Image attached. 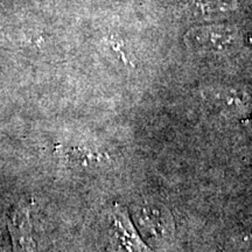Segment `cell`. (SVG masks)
Returning <instances> with one entry per match:
<instances>
[{"label": "cell", "mask_w": 252, "mask_h": 252, "mask_svg": "<svg viewBox=\"0 0 252 252\" xmlns=\"http://www.w3.org/2000/svg\"><path fill=\"white\" fill-rule=\"evenodd\" d=\"M236 33L229 30L220 31H206L200 33L198 37L195 39L197 48L204 50H213V52H220L228 50L236 45Z\"/></svg>", "instance_id": "cell-3"}, {"label": "cell", "mask_w": 252, "mask_h": 252, "mask_svg": "<svg viewBox=\"0 0 252 252\" xmlns=\"http://www.w3.org/2000/svg\"><path fill=\"white\" fill-rule=\"evenodd\" d=\"M111 220L115 234L117 235L126 252H152L140 238L125 208H113Z\"/></svg>", "instance_id": "cell-2"}, {"label": "cell", "mask_w": 252, "mask_h": 252, "mask_svg": "<svg viewBox=\"0 0 252 252\" xmlns=\"http://www.w3.org/2000/svg\"><path fill=\"white\" fill-rule=\"evenodd\" d=\"M220 105L234 115H243L251 108V97L245 90H230L220 97Z\"/></svg>", "instance_id": "cell-4"}, {"label": "cell", "mask_w": 252, "mask_h": 252, "mask_svg": "<svg viewBox=\"0 0 252 252\" xmlns=\"http://www.w3.org/2000/svg\"><path fill=\"white\" fill-rule=\"evenodd\" d=\"M135 220L145 234L157 239H165L173 232L172 215L165 207L145 204L137 209Z\"/></svg>", "instance_id": "cell-1"}]
</instances>
